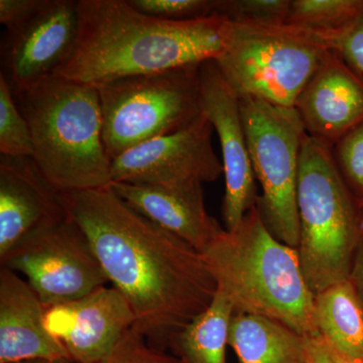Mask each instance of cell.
<instances>
[{"label":"cell","mask_w":363,"mask_h":363,"mask_svg":"<svg viewBox=\"0 0 363 363\" xmlns=\"http://www.w3.org/2000/svg\"><path fill=\"white\" fill-rule=\"evenodd\" d=\"M307 363H359L348 359L334 350L321 335L305 336Z\"/></svg>","instance_id":"f1b7e54d"},{"label":"cell","mask_w":363,"mask_h":363,"mask_svg":"<svg viewBox=\"0 0 363 363\" xmlns=\"http://www.w3.org/2000/svg\"><path fill=\"white\" fill-rule=\"evenodd\" d=\"M335 50L363 75V16L336 39Z\"/></svg>","instance_id":"4316f807"},{"label":"cell","mask_w":363,"mask_h":363,"mask_svg":"<svg viewBox=\"0 0 363 363\" xmlns=\"http://www.w3.org/2000/svg\"><path fill=\"white\" fill-rule=\"evenodd\" d=\"M241 116L255 179L257 206L272 235L294 248L300 243L298 179L307 133L295 107L240 98Z\"/></svg>","instance_id":"ba28073f"},{"label":"cell","mask_w":363,"mask_h":363,"mask_svg":"<svg viewBox=\"0 0 363 363\" xmlns=\"http://www.w3.org/2000/svg\"><path fill=\"white\" fill-rule=\"evenodd\" d=\"M14 363H75L68 358H58V359H33Z\"/></svg>","instance_id":"4dcf8cb0"},{"label":"cell","mask_w":363,"mask_h":363,"mask_svg":"<svg viewBox=\"0 0 363 363\" xmlns=\"http://www.w3.org/2000/svg\"><path fill=\"white\" fill-rule=\"evenodd\" d=\"M320 335L352 362L363 363V302L351 279L315 295Z\"/></svg>","instance_id":"d6986e66"},{"label":"cell","mask_w":363,"mask_h":363,"mask_svg":"<svg viewBox=\"0 0 363 363\" xmlns=\"http://www.w3.org/2000/svg\"><path fill=\"white\" fill-rule=\"evenodd\" d=\"M229 345L240 363H307L305 336L259 315H233Z\"/></svg>","instance_id":"ac0fdd59"},{"label":"cell","mask_w":363,"mask_h":363,"mask_svg":"<svg viewBox=\"0 0 363 363\" xmlns=\"http://www.w3.org/2000/svg\"><path fill=\"white\" fill-rule=\"evenodd\" d=\"M13 94L30 126L33 160L57 190L111 187L96 87L52 75Z\"/></svg>","instance_id":"277c9868"},{"label":"cell","mask_w":363,"mask_h":363,"mask_svg":"<svg viewBox=\"0 0 363 363\" xmlns=\"http://www.w3.org/2000/svg\"><path fill=\"white\" fill-rule=\"evenodd\" d=\"M233 315V305L217 290L209 307L174 338L169 348L185 363H226Z\"/></svg>","instance_id":"ffe728a7"},{"label":"cell","mask_w":363,"mask_h":363,"mask_svg":"<svg viewBox=\"0 0 363 363\" xmlns=\"http://www.w3.org/2000/svg\"><path fill=\"white\" fill-rule=\"evenodd\" d=\"M111 187L138 213L200 253L223 233L207 212L200 184L173 187L113 182Z\"/></svg>","instance_id":"2e32d148"},{"label":"cell","mask_w":363,"mask_h":363,"mask_svg":"<svg viewBox=\"0 0 363 363\" xmlns=\"http://www.w3.org/2000/svg\"><path fill=\"white\" fill-rule=\"evenodd\" d=\"M202 255L234 314L259 315L301 335H319L315 295L298 250L272 235L257 205L234 230L224 229Z\"/></svg>","instance_id":"3957f363"},{"label":"cell","mask_w":363,"mask_h":363,"mask_svg":"<svg viewBox=\"0 0 363 363\" xmlns=\"http://www.w3.org/2000/svg\"><path fill=\"white\" fill-rule=\"evenodd\" d=\"M301 267L314 295L350 278L363 242V214L332 149L307 135L298 179Z\"/></svg>","instance_id":"5b68a950"},{"label":"cell","mask_w":363,"mask_h":363,"mask_svg":"<svg viewBox=\"0 0 363 363\" xmlns=\"http://www.w3.org/2000/svg\"><path fill=\"white\" fill-rule=\"evenodd\" d=\"M78 35V0H44L30 18L6 28L0 75L13 91L37 84L65 65Z\"/></svg>","instance_id":"8fae6325"},{"label":"cell","mask_w":363,"mask_h":363,"mask_svg":"<svg viewBox=\"0 0 363 363\" xmlns=\"http://www.w3.org/2000/svg\"><path fill=\"white\" fill-rule=\"evenodd\" d=\"M45 309L48 331L75 363H99L135 324L130 304L114 286Z\"/></svg>","instance_id":"4fadbf2b"},{"label":"cell","mask_w":363,"mask_h":363,"mask_svg":"<svg viewBox=\"0 0 363 363\" xmlns=\"http://www.w3.org/2000/svg\"><path fill=\"white\" fill-rule=\"evenodd\" d=\"M292 0H216V16L234 23H286Z\"/></svg>","instance_id":"603a6c76"},{"label":"cell","mask_w":363,"mask_h":363,"mask_svg":"<svg viewBox=\"0 0 363 363\" xmlns=\"http://www.w3.org/2000/svg\"><path fill=\"white\" fill-rule=\"evenodd\" d=\"M212 130L202 112L186 128L136 145L112 161V183L175 187L218 180L224 169L212 147Z\"/></svg>","instance_id":"30bf717a"},{"label":"cell","mask_w":363,"mask_h":363,"mask_svg":"<svg viewBox=\"0 0 363 363\" xmlns=\"http://www.w3.org/2000/svg\"><path fill=\"white\" fill-rule=\"evenodd\" d=\"M306 133L332 147L363 123V75L333 50L295 104Z\"/></svg>","instance_id":"9a60e30c"},{"label":"cell","mask_w":363,"mask_h":363,"mask_svg":"<svg viewBox=\"0 0 363 363\" xmlns=\"http://www.w3.org/2000/svg\"><path fill=\"white\" fill-rule=\"evenodd\" d=\"M66 217L62 192L48 181L33 157H0V259Z\"/></svg>","instance_id":"5bb4252c"},{"label":"cell","mask_w":363,"mask_h":363,"mask_svg":"<svg viewBox=\"0 0 363 363\" xmlns=\"http://www.w3.org/2000/svg\"><path fill=\"white\" fill-rule=\"evenodd\" d=\"M363 16V0H292L286 23L336 39Z\"/></svg>","instance_id":"44dd1931"},{"label":"cell","mask_w":363,"mask_h":363,"mask_svg":"<svg viewBox=\"0 0 363 363\" xmlns=\"http://www.w3.org/2000/svg\"><path fill=\"white\" fill-rule=\"evenodd\" d=\"M78 9L75 50L55 75L93 87L216 60L229 23L220 16L162 20L128 0H78Z\"/></svg>","instance_id":"7a4b0ae2"},{"label":"cell","mask_w":363,"mask_h":363,"mask_svg":"<svg viewBox=\"0 0 363 363\" xmlns=\"http://www.w3.org/2000/svg\"><path fill=\"white\" fill-rule=\"evenodd\" d=\"M350 279L357 286V292L363 302V242L358 248L357 257L353 262Z\"/></svg>","instance_id":"f546056e"},{"label":"cell","mask_w":363,"mask_h":363,"mask_svg":"<svg viewBox=\"0 0 363 363\" xmlns=\"http://www.w3.org/2000/svg\"><path fill=\"white\" fill-rule=\"evenodd\" d=\"M333 50L335 38L301 26L229 21L223 51L215 61L238 98L295 107Z\"/></svg>","instance_id":"8992f818"},{"label":"cell","mask_w":363,"mask_h":363,"mask_svg":"<svg viewBox=\"0 0 363 363\" xmlns=\"http://www.w3.org/2000/svg\"><path fill=\"white\" fill-rule=\"evenodd\" d=\"M44 0H0V23L14 28L30 18Z\"/></svg>","instance_id":"83f0119b"},{"label":"cell","mask_w":363,"mask_h":363,"mask_svg":"<svg viewBox=\"0 0 363 363\" xmlns=\"http://www.w3.org/2000/svg\"><path fill=\"white\" fill-rule=\"evenodd\" d=\"M202 111L209 119L220 143L225 193L222 217L225 230H234L259 195L255 185L247 135L241 116L240 98L227 85L215 60L200 66Z\"/></svg>","instance_id":"7c38bea8"},{"label":"cell","mask_w":363,"mask_h":363,"mask_svg":"<svg viewBox=\"0 0 363 363\" xmlns=\"http://www.w3.org/2000/svg\"><path fill=\"white\" fill-rule=\"evenodd\" d=\"M200 65L98 86L102 135L113 161L136 145L186 128L202 114Z\"/></svg>","instance_id":"52a82bcc"},{"label":"cell","mask_w":363,"mask_h":363,"mask_svg":"<svg viewBox=\"0 0 363 363\" xmlns=\"http://www.w3.org/2000/svg\"><path fill=\"white\" fill-rule=\"evenodd\" d=\"M62 195L68 216L130 304L135 328L152 347L169 348L216 295L202 253L138 213L111 187Z\"/></svg>","instance_id":"6da1fadb"},{"label":"cell","mask_w":363,"mask_h":363,"mask_svg":"<svg viewBox=\"0 0 363 363\" xmlns=\"http://www.w3.org/2000/svg\"><path fill=\"white\" fill-rule=\"evenodd\" d=\"M99 363H185L156 350L135 326L124 333L113 350Z\"/></svg>","instance_id":"484cf974"},{"label":"cell","mask_w":363,"mask_h":363,"mask_svg":"<svg viewBox=\"0 0 363 363\" xmlns=\"http://www.w3.org/2000/svg\"><path fill=\"white\" fill-rule=\"evenodd\" d=\"M332 155L344 183L363 214V123L332 147Z\"/></svg>","instance_id":"cb8c5ba5"},{"label":"cell","mask_w":363,"mask_h":363,"mask_svg":"<svg viewBox=\"0 0 363 363\" xmlns=\"http://www.w3.org/2000/svg\"><path fill=\"white\" fill-rule=\"evenodd\" d=\"M0 266L23 274L45 308L85 297L109 281L84 231L69 216L26 238Z\"/></svg>","instance_id":"9c48e42d"},{"label":"cell","mask_w":363,"mask_h":363,"mask_svg":"<svg viewBox=\"0 0 363 363\" xmlns=\"http://www.w3.org/2000/svg\"><path fill=\"white\" fill-rule=\"evenodd\" d=\"M39 296L9 267H0V363L68 358L45 327Z\"/></svg>","instance_id":"e0dca14e"},{"label":"cell","mask_w":363,"mask_h":363,"mask_svg":"<svg viewBox=\"0 0 363 363\" xmlns=\"http://www.w3.org/2000/svg\"><path fill=\"white\" fill-rule=\"evenodd\" d=\"M0 154L4 157H33L32 133L14 100L11 86L0 75Z\"/></svg>","instance_id":"7402d4cb"},{"label":"cell","mask_w":363,"mask_h":363,"mask_svg":"<svg viewBox=\"0 0 363 363\" xmlns=\"http://www.w3.org/2000/svg\"><path fill=\"white\" fill-rule=\"evenodd\" d=\"M140 13L167 21H190L216 16V0H128Z\"/></svg>","instance_id":"d4e9b609"}]
</instances>
